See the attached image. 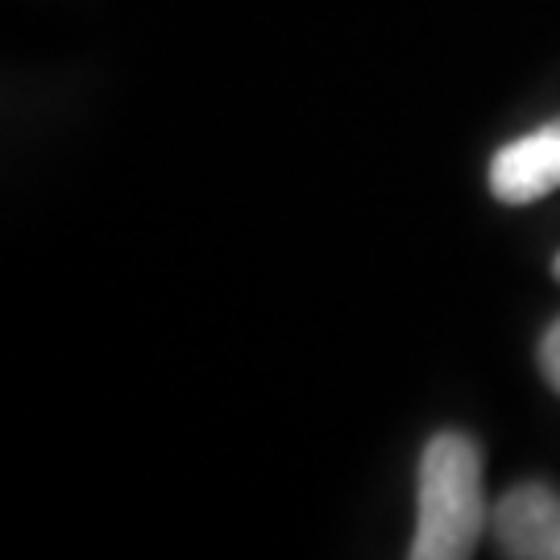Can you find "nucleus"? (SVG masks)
<instances>
[{
	"label": "nucleus",
	"instance_id": "obj_1",
	"mask_svg": "<svg viewBox=\"0 0 560 560\" xmlns=\"http://www.w3.org/2000/svg\"><path fill=\"white\" fill-rule=\"evenodd\" d=\"M490 527L481 448L465 432H436L420 457L416 560H465Z\"/></svg>",
	"mask_w": 560,
	"mask_h": 560
},
{
	"label": "nucleus",
	"instance_id": "obj_2",
	"mask_svg": "<svg viewBox=\"0 0 560 560\" xmlns=\"http://www.w3.org/2000/svg\"><path fill=\"white\" fill-rule=\"evenodd\" d=\"M490 532L502 557L560 560V494L544 481H523L490 511Z\"/></svg>",
	"mask_w": 560,
	"mask_h": 560
},
{
	"label": "nucleus",
	"instance_id": "obj_3",
	"mask_svg": "<svg viewBox=\"0 0 560 560\" xmlns=\"http://www.w3.org/2000/svg\"><path fill=\"white\" fill-rule=\"evenodd\" d=\"M560 187V120L540 125L527 138L506 141L490 159V191L499 203L523 208Z\"/></svg>",
	"mask_w": 560,
	"mask_h": 560
},
{
	"label": "nucleus",
	"instance_id": "obj_4",
	"mask_svg": "<svg viewBox=\"0 0 560 560\" xmlns=\"http://www.w3.org/2000/svg\"><path fill=\"white\" fill-rule=\"evenodd\" d=\"M540 370H544V378H548V386L560 395V320L552 324L540 340Z\"/></svg>",
	"mask_w": 560,
	"mask_h": 560
},
{
	"label": "nucleus",
	"instance_id": "obj_5",
	"mask_svg": "<svg viewBox=\"0 0 560 560\" xmlns=\"http://www.w3.org/2000/svg\"><path fill=\"white\" fill-rule=\"evenodd\" d=\"M552 275L560 279V254H557V261H552Z\"/></svg>",
	"mask_w": 560,
	"mask_h": 560
}]
</instances>
